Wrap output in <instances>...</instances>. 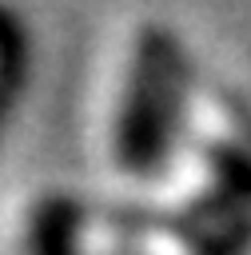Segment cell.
Wrapping results in <instances>:
<instances>
[{"label":"cell","instance_id":"cell-1","mask_svg":"<svg viewBox=\"0 0 251 255\" xmlns=\"http://www.w3.org/2000/svg\"><path fill=\"white\" fill-rule=\"evenodd\" d=\"M191 96V64L179 36L163 24H143L135 32L124 84L112 108V163L127 179H155L167 171Z\"/></svg>","mask_w":251,"mask_h":255},{"label":"cell","instance_id":"cell-2","mask_svg":"<svg viewBox=\"0 0 251 255\" xmlns=\"http://www.w3.org/2000/svg\"><path fill=\"white\" fill-rule=\"evenodd\" d=\"M84 231H88V203L68 187L40 191L16 231L20 255H84Z\"/></svg>","mask_w":251,"mask_h":255},{"label":"cell","instance_id":"cell-3","mask_svg":"<svg viewBox=\"0 0 251 255\" xmlns=\"http://www.w3.org/2000/svg\"><path fill=\"white\" fill-rule=\"evenodd\" d=\"M24 60H28L24 32L8 12H0V124H4L8 108L16 104V96L24 88V72H28Z\"/></svg>","mask_w":251,"mask_h":255}]
</instances>
